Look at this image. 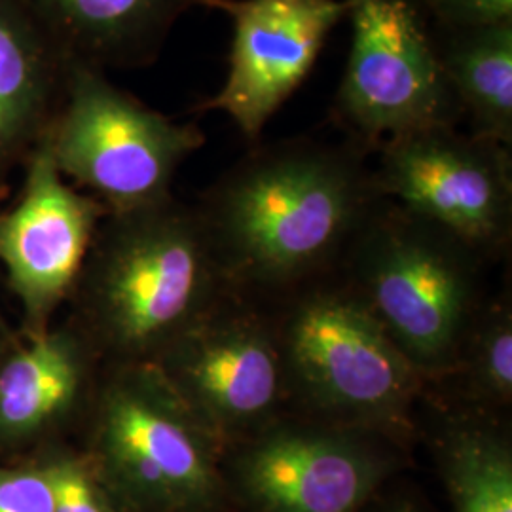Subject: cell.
Instances as JSON below:
<instances>
[{
	"instance_id": "1",
	"label": "cell",
	"mask_w": 512,
	"mask_h": 512,
	"mask_svg": "<svg viewBox=\"0 0 512 512\" xmlns=\"http://www.w3.org/2000/svg\"><path fill=\"white\" fill-rule=\"evenodd\" d=\"M365 148L294 139L258 148L232 167L198 209L220 270L285 285L353 243L382 198Z\"/></svg>"
},
{
	"instance_id": "2",
	"label": "cell",
	"mask_w": 512,
	"mask_h": 512,
	"mask_svg": "<svg viewBox=\"0 0 512 512\" xmlns=\"http://www.w3.org/2000/svg\"><path fill=\"white\" fill-rule=\"evenodd\" d=\"M82 272L97 340L122 363H152L213 310L222 270L198 209L171 196L107 213Z\"/></svg>"
},
{
	"instance_id": "3",
	"label": "cell",
	"mask_w": 512,
	"mask_h": 512,
	"mask_svg": "<svg viewBox=\"0 0 512 512\" xmlns=\"http://www.w3.org/2000/svg\"><path fill=\"white\" fill-rule=\"evenodd\" d=\"M219 440L154 363H122L103 385L86 456L116 512H217Z\"/></svg>"
},
{
	"instance_id": "4",
	"label": "cell",
	"mask_w": 512,
	"mask_h": 512,
	"mask_svg": "<svg viewBox=\"0 0 512 512\" xmlns=\"http://www.w3.org/2000/svg\"><path fill=\"white\" fill-rule=\"evenodd\" d=\"M46 139L59 173L109 213L171 198L179 167L205 145L194 122H175L76 61Z\"/></svg>"
},
{
	"instance_id": "5",
	"label": "cell",
	"mask_w": 512,
	"mask_h": 512,
	"mask_svg": "<svg viewBox=\"0 0 512 512\" xmlns=\"http://www.w3.org/2000/svg\"><path fill=\"white\" fill-rule=\"evenodd\" d=\"M361 300L421 376L454 365L471 315V256L458 239L376 203L359 234Z\"/></svg>"
},
{
	"instance_id": "6",
	"label": "cell",
	"mask_w": 512,
	"mask_h": 512,
	"mask_svg": "<svg viewBox=\"0 0 512 512\" xmlns=\"http://www.w3.org/2000/svg\"><path fill=\"white\" fill-rule=\"evenodd\" d=\"M285 378L325 416L374 431L404 420L421 374L357 293H315L289 315Z\"/></svg>"
},
{
	"instance_id": "7",
	"label": "cell",
	"mask_w": 512,
	"mask_h": 512,
	"mask_svg": "<svg viewBox=\"0 0 512 512\" xmlns=\"http://www.w3.org/2000/svg\"><path fill=\"white\" fill-rule=\"evenodd\" d=\"M351 50L332 103L349 141L370 150L421 129L458 126V101L440 69L418 0H348Z\"/></svg>"
},
{
	"instance_id": "8",
	"label": "cell",
	"mask_w": 512,
	"mask_h": 512,
	"mask_svg": "<svg viewBox=\"0 0 512 512\" xmlns=\"http://www.w3.org/2000/svg\"><path fill=\"white\" fill-rule=\"evenodd\" d=\"M380 198L458 239L473 253L503 245L511 234L509 148L459 133L421 129L385 141L372 171Z\"/></svg>"
},
{
	"instance_id": "9",
	"label": "cell",
	"mask_w": 512,
	"mask_h": 512,
	"mask_svg": "<svg viewBox=\"0 0 512 512\" xmlns=\"http://www.w3.org/2000/svg\"><path fill=\"white\" fill-rule=\"evenodd\" d=\"M395 458L368 431L272 421L232 459V486L251 512H361Z\"/></svg>"
},
{
	"instance_id": "10",
	"label": "cell",
	"mask_w": 512,
	"mask_h": 512,
	"mask_svg": "<svg viewBox=\"0 0 512 512\" xmlns=\"http://www.w3.org/2000/svg\"><path fill=\"white\" fill-rule=\"evenodd\" d=\"M220 446L274 421L285 391L279 344L247 315H203L152 361Z\"/></svg>"
},
{
	"instance_id": "11",
	"label": "cell",
	"mask_w": 512,
	"mask_h": 512,
	"mask_svg": "<svg viewBox=\"0 0 512 512\" xmlns=\"http://www.w3.org/2000/svg\"><path fill=\"white\" fill-rule=\"evenodd\" d=\"M232 21L228 73L220 92L196 112H224L247 141L308 78L348 0H202Z\"/></svg>"
},
{
	"instance_id": "12",
	"label": "cell",
	"mask_w": 512,
	"mask_h": 512,
	"mask_svg": "<svg viewBox=\"0 0 512 512\" xmlns=\"http://www.w3.org/2000/svg\"><path fill=\"white\" fill-rule=\"evenodd\" d=\"M107 213L59 173L44 135L27 158L18 202L0 213V262L29 338L48 330L55 308L73 291Z\"/></svg>"
},
{
	"instance_id": "13",
	"label": "cell",
	"mask_w": 512,
	"mask_h": 512,
	"mask_svg": "<svg viewBox=\"0 0 512 512\" xmlns=\"http://www.w3.org/2000/svg\"><path fill=\"white\" fill-rule=\"evenodd\" d=\"M69 61L107 71L158 61L177 21L202 0H21Z\"/></svg>"
},
{
	"instance_id": "14",
	"label": "cell",
	"mask_w": 512,
	"mask_h": 512,
	"mask_svg": "<svg viewBox=\"0 0 512 512\" xmlns=\"http://www.w3.org/2000/svg\"><path fill=\"white\" fill-rule=\"evenodd\" d=\"M69 59L21 0H0V169L29 158L61 109Z\"/></svg>"
},
{
	"instance_id": "15",
	"label": "cell",
	"mask_w": 512,
	"mask_h": 512,
	"mask_svg": "<svg viewBox=\"0 0 512 512\" xmlns=\"http://www.w3.org/2000/svg\"><path fill=\"white\" fill-rule=\"evenodd\" d=\"M88 353L69 330H44L0 361V450L42 439L80 401Z\"/></svg>"
},
{
	"instance_id": "16",
	"label": "cell",
	"mask_w": 512,
	"mask_h": 512,
	"mask_svg": "<svg viewBox=\"0 0 512 512\" xmlns=\"http://www.w3.org/2000/svg\"><path fill=\"white\" fill-rule=\"evenodd\" d=\"M440 69L478 137L512 143V21L429 31Z\"/></svg>"
},
{
	"instance_id": "17",
	"label": "cell",
	"mask_w": 512,
	"mask_h": 512,
	"mask_svg": "<svg viewBox=\"0 0 512 512\" xmlns=\"http://www.w3.org/2000/svg\"><path fill=\"white\" fill-rule=\"evenodd\" d=\"M442 478L456 512H512V452L490 427L454 425L440 439Z\"/></svg>"
},
{
	"instance_id": "18",
	"label": "cell",
	"mask_w": 512,
	"mask_h": 512,
	"mask_svg": "<svg viewBox=\"0 0 512 512\" xmlns=\"http://www.w3.org/2000/svg\"><path fill=\"white\" fill-rule=\"evenodd\" d=\"M469 387L476 399L507 404L512 399V317L509 308L488 313L469 348Z\"/></svg>"
},
{
	"instance_id": "19",
	"label": "cell",
	"mask_w": 512,
	"mask_h": 512,
	"mask_svg": "<svg viewBox=\"0 0 512 512\" xmlns=\"http://www.w3.org/2000/svg\"><path fill=\"white\" fill-rule=\"evenodd\" d=\"M38 463L50 482L54 512H116L86 454L61 450Z\"/></svg>"
},
{
	"instance_id": "20",
	"label": "cell",
	"mask_w": 512,
	"mask_h": 512,
	"mask_svg": "<svg viewBox=\"0 0 512 512\" xmlns=\"http://www.w3.org/2000/svg\"><path fill=\"white\" fill-rule=\"evenodd\" d=\"M0 512H54L50 482L40 463L0 465Z\"/></svg>"
},
{
	"instance_id": "21",
	"label": "cell",
	"mask_w": 512,
	"mask_h": 512,
	"mask_svg": "<svg viewBox=\"0 0 512 512\" xmlns=\"http://www.w3.org/2000/svg\"><path fill=\"white\" fill-rule=\"evenodd\" d=\"M437 27H473L512 21V0H418Z\"/></svg>"
},
{
	"instance_id": "22",
	"label": "cell",
	"mask_w": 512,
	"mask_h": 512,
	"mask_svg": "<svg viewBox=\"0 0 512 512\" xmlns=\"http://www.w3.org/2000/svg\"><path fill=\"white\" fill-rule=\"evenodd\" d=\"M374 512H421L412 501H404V499H395L385 503L384 507H378Z\"/></svg>"
},
{
	"instance_id": "23",
	"label": "cell",
	"mask_w": 512,
	"mask_h": 512,
	"mask_svg": "<svg viewBox=\"0 0 512 512\" xmlns=\"http://www.w3.org/2000/svg\"><path fill=\"white\" fill-rule=\"evenodd\" d=\"M0 327H2V323H0Z\"/></svg>"
}]
</instances>
